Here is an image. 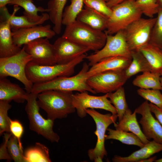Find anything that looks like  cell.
<instances>
[{
    "label": "cell",
    "instance_id": "6da1fadb",
    "mask_svg": "<svg viewBox=\"0 0 162 162\" xmlns=\"http://www.w3.org/2000/svg\"><path fill=\"white\" fill-rule=\"evenodd\" d=\"M72 92L50 90L38 94V104L46 113L47 118L54 121L66 118L75 112L72 104Z\"/></svg>",
    "mask_w": 162,
    "mask_h": 162
},
{
    "label": "cell",
    "instance_id": "7a4b0ae2",
    "mask_svg": "<svg viewBox=\"0 0 162 162\" xmlns=\"http://www.w3.org/2000/svg\"><path fill=\"white\" fill-rule=\"evenodd\" d=\"M89 65L84 62L80 72L73 76H61L47 82L34 84L32 93L38 94L43 91L54 90L80 92H89L93 94L96 93L88 85L86 73L89 69Z\"/></svg>",
    "mask_w": 162,
    "mask_h": 162
},
{
    "label": "cell",
    "instance_id": "3957f363",
    "mask_svg": "<svg viewBox=\"0 0 162 162\" xmlns=\"http://www.w3.org/2000/svg\"><path fill=\"white\" fill-rule=\"evenodd\" d=\"M87 56L86 53L83 54L64 64L43 65L30 62L26 68V74L34 84L47 82L59 77L70 76L74 73L76 66L83 61Z\"/></svg>",
    "mask_w": 162,
    "mask_h": 162
},
{
    "label": "cell",
    "instance_id": "277c9868",
    "mask_svg": "<svg viewBox=\"0 0 162 162\" xmlns=\"http://www.w3.org/2000/svg\"><path fill=\"white\" fill-rule=\"evenodd\" d=\"M62 36L95 52L105 45L106 34L76 20L66 26Z\"/></svg>",
    "mask_w": 162,
    "mask_h": 162
},
{
    "label": "cell",
    "instance_id": "5b68a950",
    "mask_svg": "<svg viewBox=\"0 0 162 162\" xmlns=\"http://www.w3.org/2000/svg\"><path fill=\"white\" fill-rule=\"evenodd\" d=\"M32 61L31 56L23 47L14 55L0 58V78L7 76L14 77L23 84L28 93H31L34 84L28 78L26 69L27 64Z\"/></svg>",
    "mask_w": 162,
    "mask_h": 162
},
{
    "label": "cell",
    "instance_id": "8992f818",
    "mask_svg": "<svg viewBox=\"0 0 162 162\" xmlns=\"http://www.w3.org/2000/svg\"><path fill=\"white\" fill-rule=\"evenodd\" d=\"M38 94L28 93L25 110L29 121V129L51 142H58L60 137L53 130L54 121L45 119L40 115L38 103Z\"/></svg>",
    "mask_w": 162,
    "mask_h": 162
},
{
    "label": "cell",
    "instance_id": "52a82bcc",
    "mask_svg": "<svg viewBox=\"0 0 162 162\" xmlns=\"http://www.w3.org/2000/svg\"><path fill=\"white\" fill-rule=\"evenodd\" d=\"M112 13L108 18L105 32L113 34L125 29L135 20L141 17L142 14L137 7L135 0H127L111 8Z\"/></svg>",
    "mask_w": 162,
    "mask_h": 162
},
{
    "label": "cell",
    "instance_id": "ba28073f",
    "mask_svg": "<svg viewBox=\"0 0 162 162\" xmlns=\"http://www.w3.org/2000/svg\"><path fill=\"white\" fill-rule=\"evenodd\" d=\"M85 111L92 118L96 124V129L94 133L97 137L95 147L88 151V156L91 160L102 162L104 157L107 154L104 145L106 131L109 125L116 122L118 118L117 115L103 114L92 109H86Z\"/></svg>",
    "mask_w": 162,
    "mask_h": 162
},
{
    "label": "cell",
    "instance_id": "9c48e42d",
    "mask_svg": "<svg viewBox=\"0 0 162 162\" xmlns=\"http://www.w3.org/2000/svg\"><path fill=\"white\" fill-rule=\"evenodd\" d=\"M116 56L131 58V51L126 41L123 30L113 34H106V42L104 47L87 56L86 58L89 62V66H92L103 58Z\"/></svg>",
    "mask_w": 162,
    "mask_h": 162
},
{
    "label": "cell",
    "instance_id": "30bf717a",
    "mask_svg": "<svg viewBox=\"0 0 162 162\" xmlns=\"http://www.w3.org/2000/svg\"><path fill=\"white\" fill-rule=\"evenodd\" d=\"M156 17H141L135 20L123 30L128 47L131 51L139 50L150 42Z\"/></svg>",
    "mask_w": 162,
    "mask_h": 162
},
{
    "label": "cell",
    "instance_id": "8fae6325",
    "mask_svg": "<svg viewBox=\"0 0 162 162\" xmlns=\"http://www.w3.org/2000/svg\"><path fill=\"white\" fill-rule=\"evenodd\" d=\"M128 80L125 70L102 72L88 78L87 83L97 93L106 94L115 91L122 86Z\"/></svg>",
    "mask_w": 162,
    "mask_h": 162
},
{
    "label": "cell",
    "instance_id": "7c38bea8",
    "mask_svg": "<svg viewBox=\"0 0 162 162\" xmlns=\"http://www.w3.org/2000/svg\"><path fill=\"white\" fill-rule=\"evenodd\" d=\"M108 98L107 93L102 96H95L89 95L88 92H84L72 95V104L78 116L81 118L86 116L85 110L89 108L103 109L112 114H117L116 109Z\"/></svg>",
    "mask_w": 162,
    "mask_h": 162
},
{
    "label": "cell",
    "instance_id": "4fadbf2b",
    "mask_svg": "<svg viewBox=\"0 0 162 162\" xmlns=\"http://www.w3.org/2000/svg\"><path fill=\"white\" fill-rule=\"evenodd\" d=\"M46 38H38L24 45L25 51L32 58L33 62L40 65L56 64L53 44Z\"/></svg>",
    "mask_w": 162,
    "mask_h": 162
},
{
    "label": "cell",
    "instance_id": "5bb4252c",
    "mask_svg": "<svg viewBox=\"0 0 162 162\" xmlns=\"http://www.w3.org/2000/svg\"><path fill=\"white\" fill-rule=\"evenodd\" d=\"M134 111L142 116L139 123L146 137L162 144V126L152 115L148 101L143 102Z\"/></svg>",
    "mask_w": 162,
    "mask_h": 162
},
{
    "label": "cell",
    "instance_id": "9a60e30c",
    "mask_svg": "<svg viewBox=\"0 0 162 162\" xmlns=\"http://www.w3.org/2000/svg\"><path fill=\"white\" fill-rule=\"evenodd\" d=\"M53 45L56 62L59 64L68 63L90 50L62 36L56 39Z\"/></svg>",
    "mask_w": 162,
    "mask_h": 162
},
{
    "label": "cell",
    "instance_id": "2e32d148",
    "mask_svg": "<svg viewBox=\"0 0 162 162\" xmlns=\"http://www.w3.org/2000/svg\"><path fill=\"white\" fill-rule=\"evenodd\" d=\"M12 31L14 44L20 47L23 45L38 38H52L56 34L49 24L39 25Z\"/></svg>",
    "mask_w": 162,
    "mask_h": 162
},
{
    "label": "cell",
    "instance_id": "e0dca14e",
    "mask_svg": "<svg viewBox=\"0 0 162 162\" xmlns=\"http://www.w3.org/2000/svg\"><path fill=\"white\" fill-rule=\"evenodd\" d=\"M131 58L116 56L103 58L92 65L86 73L88 78L100 72L109 70H125L130 64Z\"/></svg>",
    "mask_w": 162,
    "mask_h": 162
},
{
    "label": "cell",
    "instance_id": "ac0fdd59",
    "mask_svg": "<svg viewBox=\"0 0 162 162\" xmlns=\"http://www.w3.org/2000/svg\"><path fill=\"white\" fill-rule=\"evenodd\" d=\"M11 30L9 21L0 19V58L12 56L22 49L14 44Z\"/></svg>",
    "mask_w": 162,
    "mask_h": 162
},
{
    "label": "cell",
    "instance_id": "d6986e66",
    "mask_svg": "<svg viewBox=\"0 0 162 162\" xmlns=\"http://www.w3.org/2000/svg\"><path fill=\"white\" fill-rule=\"evenodd\" d=\"M28 94L18 85L12 82L6 77L0 78V100L23 103L26 101Z\"/></svg>",
    "mask_w": 162,
    "mask_h": 162
},
{
    "label": "cell",
    "instance_id": "ffe728a7",
    "mask_svg": "<svg viewBox=\"0 0 162 162\" xmlns=\"http://www.w3.org/2000/svg\"><path fill=\"white\" fill-rule=\"evenodd\" d=\"M162 151V144L153 140L149 141L139 150L127 157L115 156L112 160L114 162H137L150 158L154 154Z\"/></svg>",
    "mask_w": 162,
    "mask_h": 162
},
{
    "label": "cell",
    "instance_id": "44dd1931",
    "mask_svg": "<svg viewBox=\"0 0 162 162\" xmlns=\"http://www.w3.org/2000/svg\"><path fill=\"white\" fill-rule=\"evenodd\" d=\"M136 113H132L128 108L126 111L123 118L118 123H114L116 129L127 132H131L137 135L142 142L145 144L149 142L142 131L136 118Z\"/></svg>",
    "mask_w": 162,
    "mask_h": 162
},
{
    "label": "cell",
    "instance_id": "7402d4cb",
    "mask_svg": "<svg viewBox=\"0 0 162 162\" xmlns=\"http://www.w3.org/2000/svg\"><path fill=\"white\" fill-rule=\"evenodd\" d=\"M108 18L94 10L84 6L76 20L94 29L104 31L106 28Z\"/></svg>",
    "mask_w": 162,
    "mask_h": 162
},
{
    "label": "cell",
    "instance_id": "603a6c76",
    "mask_svg": "<svg viewBox=\"0 0 162 162\" xmlns=\"http://www.w3.org/2000/svg\"><path fill=\"white\" fill-rule=\"evenodd\" d=\"M8 5H16L22 7L24 9L23 15L32 22H44L49 19L48 13H43L40 15L38 14V12H48L47 8L36 7L32 0H10Z\"/></svg>",
    "mask_w": 162,
    "mask_h": 162
},
{
    "label": "cell",
    "instance_id": "cb8c5ba5",
    "mask_svg": "<svg viewBox=\"0 0 162 162\" xmlns=\"http://www.w3.org/2000/svg\"><path fill=\"white\" fill-rule=\"evenodd\" d=\"M20 9L17 5H14V11L10 14L6 6L0 8V19L8 20L9 22L12 30L27 28L39 25H42L44 22H34L30 21L26 16H16L15 14Z\"/></svg>",
    "mask_w": 162,
    "mask_h": 162
},
{
    "label": "cell",
    "instance_id": "d4e9b609",
    "mask_svg": "<svg viewBox=\"0 0 162 162\" xmlns=\"http://www.w3.org/2000/svg\"><path fill=\"white\" fill-rule=\"evenodd\" d=\"M139 50L147 61L152 72L162 75V49L149 43Z\"/></svg>",
    "mask_w": 162,
    "mask_h": 162
},
{
    "label": "cell",
    "instance_id": "484cf974",
    "mask_svg": "<svg viewBox=\"0 0 162 162\" xmlns=\"http://www.w3.org/2000/svg\"><path fill=\"white\" fill-rule=\"evenodd\" d=\"M67 0H50L47 3V9L49 19L54 25L53 30L56 34L60 33L64 8Z\"/></svg>",
    "mask_w": 162,
    "mask_h": 162
},
{
    "label": "cell",
    "instance_id": "4316f807",
    "mask_svg": "<svg viewBox=\"0 0 162 162\" xmlns=\"http://www.w3.org/2000/svg\"><path fill=\"white\" fill-rule=\"evenodd\" d=\"M131 62L125 70L128 79L139 73L152 71L146 58L140 50L131 51Z\"/></svg>",
    "mask_w": 162,
    "mask_h": 162
},
{
    "label": "cell",
    "instance_id": "83f0119b",
    "mask_svg": "<svg viewBox=\"0 0 162 162\" xmlns=\"http://www.w3.org/2000/svg\"><path fill=\"white\" fill-rule=\"evenodd\" d=\"M160 75L152 71H146L137 76L133 81V84L140 88L162 90Z\"/></svg>",
    "mask_w": 162,
    "mask_h": 162
},
{
    "label": "cell",
    "instance_id": "f1b7e54d",
    "mask_svg": "<svg viewBox=\"0 0 162 162\" xmlns=\"http://www.w3.org/2000/svg\"><path fill=\"white\" fill-rule=\"evenodd\" d=\"M25 162H50L48 148L39 142L29 147L24 153Z\"/></svg>",
    "mask_w": 162,
    "mask_h": 162
},
{
    "label": "cell",
    "instance_id": "f546056e",
    "mask_svg": "<svg viewBox=\"0 0 162 162\" xmlns=\"http://www.w3.org/2000/svg\"><path fill=\"white\" fill-rule=\"evenodd\" d=\"M108 135L105 136L106 140L113 139L118 140L123 144L136 146L142 148L145 144L136 135L131 132H128L118 130H113L107 128Z\"/></svg>",
    "mask_w": 162,
    "mask_h": 162
},
{
    "label": "cell",
    "instance_id": "4dcf8cb0",
    "mask_svg": "<svg viewBox=\"0 0 162 162\" xmlns=\"http://www.w3.org/2000/svg\"><path fill=\"white\" fill-rule=\"evenodd\" d=\"M111 103L116 109L119 121L121 120L127 109L128 108L126 102L124 88L122 86L114 92L107 93Z\"/></svg>",
    "mask_w": 162,
    "mask_h": 162
},
{
    "label": "cell",
    "instance_id": "1f68e13d",
    "mask_svg": "<svg viewBox=\"0 0 162 162\" xmlns=\"http://www.w3.org/2000/svg\"><path fill=\"white\" fill-rule=\"evenodd\" d=\"M84 0H70V3L65 8L63 16L62 25L67 26L76 20L82 10Z\"/></svg>",
    "mask_w": 162,
    "mask_h": 162
},
{
    "label": "cell",
    "instance_id": "d6a6232c",
    "mask_svg": "<svg viewBox=\"0 0 162 162\" xmlns=\"http://www.w3.org/2000/svg\"><path fill=\"white\" fill-rule=\"evenodd\" d=\"M157 14L149 43L162 49V8H159Z\"/></svg>",
    "mask_w": 162,
    "mask_h": 162
},
{
    "label": "cell",
    "instance_id": "836d02e7",
    "mask_svg": "<svg viewBox=\"0 0 162 162\" xmlns=\"http://www.w3.org/2000/svg\"><path fill=\"white\" fill-rule=\"evenodd\" d=\"M9 153L15 162H25L23 150L20 148L17 139L12 135L7 143Z\"/></svg>",
    "mask_w": 162,
    "mask_h": 162
},
{
    "label": "cell",
    "instance_id": "e575fe53",
    "mask_svg": "<svg viewBox=\"0 0 162 162\" xmlns=\"http://www.w3.org/2000/svg\"><path fill=\"white\" fill-rule=\"evenodd\" d=\"M160 90L153 89L139 88L138 94L146 100L149 101L162 110V93Z\"/></svg>",
    "mask_w": 162,
    "mask_h": 162
},
{
    "label": "cell",
    "instance_id": "d590c367",
    "mask_svg": "<svg viewBox=\"0 0 162 162\" xmlns=\"http://www.w3.org/2000/svg\"><path fill=\"white\" fill-rule=\"evenodd\" d=\"M135 2L142 14L149 18L154 17L159 8L157 0H135Z\"/></svg>",
    "mask_w": 162,
    "mask_h": 162
},
{
    "label": "cell",
    "instance_id": "8d00e7d4",
    "mask_svg": "<svg viewBox=\"0 0 162 162\" xmlns=\"http://www.w3.org/2000/svg\"><path fill=\"white\" fill-rule=\"evenodd\" d=\"M11 107L9 103L0 100V135L5 132H10V118L8 111Z\"/></svg>",
    "mask_w": 162,
    "mask_h": 162
},
{
    "label": "cell",
    "instance_id": "74e56055",
    "mask_svg": "<svg viewBox=\"0 0 162 162\" xmlns=\"http://www.w3.org/2000/svg\"><path fill=\"white\" fill-rule=\"evenodd\" d=\"M85 6L101 14L108 18L112 13L111 8L104 0H84Z\"/></svg>",
    "mask_w": 162,
    "mask_h": 162
},
{
    "label": "cell",
    "instance_id": "f35d334b",
    "mask_svg": "<svg viewBox=\"0 0 162 162\" xmlns=\"http://www.w3.org/2000/svg\"><path fill=\"white\" fill-rule=\"evenodd\" d=\"M10 132L17 139L20 148L23 150L21 141L24 131L23 126L18 120H12L10 118Z\"/></svg>",
    "mask_w": 162,
    "mask_h": 162
},
{
    "label": "cell",
    "instance_id": "ab89813d",
    "mask_svg": "<svg viewBox=\"0 0 162 162\" xmlns=\"http://www.w3.org/2000/svg\"><path fill=\"white\" fill-rule=\"evenodd\" d=\"M4 142L0 147V159L5 160L8 161L12 160L8 151L7 143L12 134L10 132L4 133Z\"/></svg>",
    "mask_w": 162,
    "mask_h": 162
},
{
    "label": "cell",
    "instance_id": "60d3db41",
    "mask_svg": "<svg viewBox=\"0 0 162 162\" xmlns=\"http://www.w3.org/2000/svg\"><path fill=\"white\" fill-rule=\"evenodd\" d=\"M149 106L151 112L154 114L157 119L162 126V110L151 103H149Z\"/></svg>",
    "mask_w": 162,
    "mask_h": 162
},
{
    "label": "cell",
    "instance_id": "b9f144b4",
    "mask_svg": "<svg viewBox=\"0 0 162 162\" xmlns=\"http://www.w3.org/2000/svg\"><path fill=\"white\" fill-rule=\"evenodd\" d=\"M127 0H108L106 2L107 5L110 8Z\"/></svg>",
    "mask_w": 162,
    "mask_h": 162
},
{
    "label": "cell",
    "instance_id": "7bdbcfd3",
    "mask_svg": "<svg viewBox=\"0 0 162 162\" xmlns=\"http://www.w3.org/2000/svg\"><path fill=\"white\" fill-rule=\"evenodd\" d=\"M10 0H0V8L6 6Z\"/></svg>",
    "mask_w": 162,
    "mask_h": 162
},
{
    "label": "cell",
    "instance_id": "ee69618b",
    "mask_svg": "<svg viewBox=\"0 0 162 162\" xmlns=\"http://www.w3.org/2000/svg\"><path fill=\"white\" fill-rule=\"evenodd\" d=\"M157 157L156 156L150 158H148L140 161L139 162H152L154 161L156 159Z\"/></svg>",
    "mask_w": 162,
    "mask_h": 162
},
{
    "label": "cell",
    "instance_id": "f6af8a7d",
    "mask_svg": "<svg viewBox=\"0 0 162 162\" xmlns=\"http://www.w3.org/2000/svg\"><path fill=\"white\" fill-rule=\"evenodd\" d=\"M159 8H162V0H157Z\"/></svg>",
    "mask_w": 162,
    "mask_h": 162
},
{
    "label": "cell",
    "instance_id": "bcb514c9",
    "mask_svg": "<svg viewBox=\"0 0 162 162\" xmlns=\"http://www.w3.org/2000/svg\"><path fill=\"white\" fill-rule=\"evenodd\" d=\"M154 161L155 162H162V158L158 159H156Z\"/></svg>",
    "mask_w": 162,
    "mask_h": 162
},
{
    "label": "cell",
    "instance_id": "7dc6e473",
    "mask_svg": "<svg viewBox=\"0 0 162 162\" xmlns=\"http://www.w3.org/2000/svg\"><path fill=\"white\" fill-rule=\"evenodd\" d=\"M160 83L162 87V75L160 77Z\"/></svg>",
    "mask_w": 162,
    "mask_h": 162
},
{
    "label": "cell",
    "instance_id": "c3c4849f",
    "mask_svg": "<svg viewBox=\"0 0 162 162\" xmlns=\"http://www.w3.org/2000/svg\"><path fill=\"white\" fill-rule=\"evenodd\" d=\"M104 0L106 2L108 1V0Z\"/></svg>",
    "mask_w": 162,
    "mask_h": 162
},
{
    "label": "cell",
    "instance_id": "681fc988",
    "mask_svg": "<svg viewBox=\"0 0 162 162\" xmlns=\"http://www.w3.org/2000/svg\"><path fill=\"white\" fill-rule=\"evenodd\" d=\"M37 1H42L43 0H36Z\"/></svg>",
    "mask_w": 162,
    "mask_h": 162
}]
</instances>
